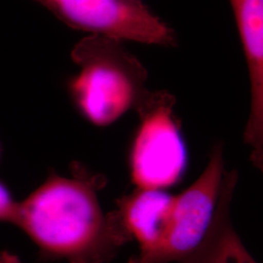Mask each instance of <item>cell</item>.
I'll return each instance as SVG.
<instances>
[{"label": "cell", "mask_w": 263, "mask_h": 263, "mask_svg": "<svg viewBox=\"0 0 263 263\" xmlns=\"http://www.w3.org/2000/svg\"><path fill=\"white\" fill-rule=\"evenodd\" d=\"M106 180L80 165L71 177L52 174L24 201L13 224L36 245L46 259L107 263L132 237L117 209L104 214L98 191Z\"/></svg>", "instance_id": "1"}, {"label": "cell", "mask_w": 263, "mask_h": 263, "mask_svg": "<svg viewBox=\"0 0 263 263\" xmlns=\"http://www.w3.org/2000/svg\"><path fill=\"white\" fill-rule=\"evenodd\" d=\"M71 59L79 67L67 84L79 114L106 127L136 107L148 90L147 70L117 38L89 34L76 43Z\"/></svg>", "instance_id": "2"}, {"label": "cell", "mask_w": 263, "mask_h": 263, "mask_svg": "<svg viewBox=\"0 0 263 263\" xmlns=\"http://www.w3.org/2000/svg\"><path fill=\"white\" fill-rule=\"evenodd\" d=\"M176 98L166 90L145 95L136 107L139 125L132 142L129 164L137 188L163 189L177 184L187 167Z\"/></svg>", "instance_id": "3"}, {"label": "cell", "mask_w": 263, "mask_h": 263, "mask_svg": "<svg viewBox=\"0 0 263 263\" xmlns=\"http://www.w3.org/2000/svg\"><path fill=\"white\" fill-rule=\"evenodd\" d=\"M68 27L122 40L175 47V30L143 0H35Z\"/></svg>", "instance_id": "4"}, {"label": "cell", "mask_w": 263, "mask_h": 263, "mask_svg": "<svg viewBox=\"0 0 263 263\" xmlns=\"http://www.w3.org/2000/svg\"><path fill=\"white\" fill-rule=\"evenodd\" d=\"M226 171L223 144L216 142L202 175L176 195L173 229L161 263L182 261L202 242L216 214Z\"/></svg>", "instance_id": "5"}, {"label": "cell", "mask_w": 263, "mask_h": 263, "mask_svg": "<svg viewBox=\"0 0 263 263\" xmlns=\"http://www.w3.org/2000/svg\"><path fill=\"white\" fill-rule=\"evenodd\" d=\"M176 195L163 189L137 188L118 201L127 231L139 244L129 263H161L173 229Z\"/></svg>", "instance_id": "6"}, {"label": "cell", "mask_w": 263, "mask_h": 263, "mask_svg": "<svg viewBox=\"0 0 263 263\" xmlns=\"http://www.w3.org/2000/svg\"><path fill=\"white\" fill-rule=\"evenodd\" d=\"M244 50L251 85V108L244 140L252 147L251 160L263 165V0H229Z\"/></svg>", "instance_id": "7"}, {"label": "cell", "mask_w": 263, "mask_h": 263, "mask_svg": "<svg viewBox=\"0 0 263 263\" xmlns=\"http://www.w3.org/2000/svg\"><path fill=\"white\" fill-rule=\"evenodd\" d=\"M237 182V170L226 171L216 214L207 234L179 263H256L231 222L230 207Z\"/></svg>", "instance_id": "8"}, {"label": "cell", "mask_w": 263, "mask_h": 263, "mask_svg": "<svg viewBox=\"0 0 263 263\" xmlns=\"http://www.w3.org/2000/svg\"><path fill=\"white\" fill-rule=\"evenodd\" d=\"M18 207L8 188L0 181V222L13 223Z\"/></svg>", "instance_id": "9"}, {"label": "cell", "mask_w": 263, "mask_h": 263, "mask_svg": "<svg viewBox=\"0 0 263 263\" xmlns=\"http://www.w3.org/2000/svg\"><path fill=\"white\" fill-rule=\"evenodd\" d=\"M0 263H22L19 257L9 252H0Z\"/></svg>", "instance_id": "10"}]
</instances>
